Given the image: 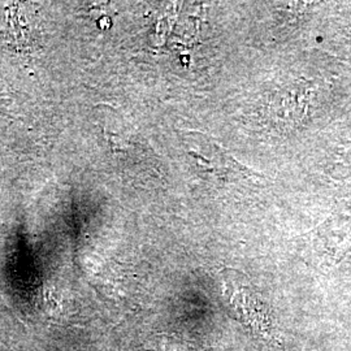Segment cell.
<instances>
[{
	"mask_svg": "<svg viewBox=\"0 0 351 351\" xmlns=\"http://www.w3.org/2000/svg\"><path fill=\"white\" fill-rule=\"evenodd\" d=\"M233 269L223 271V280L226 285V294L229 301L236 307L239 314L245 317L252 326L262 328L265 326L264 320L263 302L259 300V295L245 282L243 277Z\"/></svg>",
	"mask_w": 351,
	"mask_h": 351,
	"instance_id": "6da1fadb",
	"label": "cell"
}]
</instances>
